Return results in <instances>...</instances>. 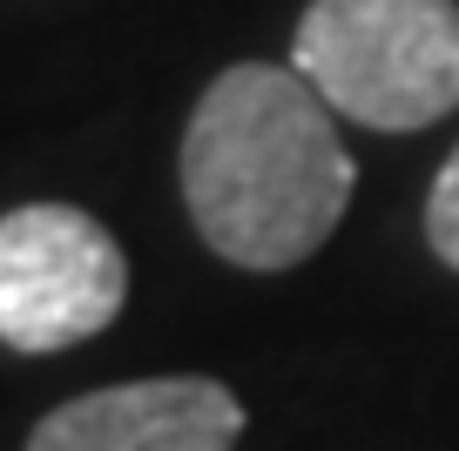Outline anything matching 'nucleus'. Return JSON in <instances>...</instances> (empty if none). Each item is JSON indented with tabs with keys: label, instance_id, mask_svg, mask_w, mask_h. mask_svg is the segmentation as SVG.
Returning a JSON list of instances; mask_svg holds the SVG:
<instances>
[{
	"label": "nucleus",
	"instance_id": "obj_1",
	"mask_svg": "<svg viewBox=\"0 0 459 451\" xmlns=\"http://www.w3.org/2000/svg\"><path fill=\"white\" fill-rule=\"evenodd\" d=\"M331 101L298 68L244 61L203 88L183 128V202L203 243L237 269H290L338 229L351 156Z\"/></svg>",
	"mask_w": 459,
	"mask_h": 451
},
{
	"label": "nucleus",
	"instance_id": "obj_2",
	"mask_svg": "<svg viewBox=\"0 0 459 451\" xmlns=\"http://www.w3.org/2000/svg\"><path fill=\"white\" fill-rule=\"evenodd\" d=\"M290 68L344 122L426 128L459 108V0H311Z\"/></svg>",
	"mask_w": 459,
	"mask_h": 451
},
{
	"label": "nucleus",
	"instance_id": "obj_3",
	"mask_svg": "<svg viewBox=\"0 0 459 451\" xmlns=\"http://www.w3.org/2000/svg\"><path fill=\"white\" fill-rule=\"evenodd\" d=\"M122 243L74 202H21L0 216V344L28 357L68 351L122 317Z\"/></svg>",
	"mask_w": 459,
	"mask_h": 451
},
{
	"label": "nucleus",
	"instance_id": "obj_4",
	"mask_svg": "<svg viewBox=\"0 0 459 451\" xmlns=\"http://www.w3.org/2000/svg\"><path fill=\"white\" fill-rule=\"evenodd\" d=\"M237 438L244 404L216 378H143L48 411L28 451H230Z\"/></svg>",
	"mask_w": 459,
	"mask_h": 451
},
{
	"label": "nucleus",
	"instance_id": "obj_5",
	"mask_svg": "<svg viewBox=\"0 0 459 451\" xmlns=\"http://www.w3.org/2000/svg\"><path fill=\"white\" fill-rule=\"evenodd\" d=\"M426 236L439 250V263L459 269V149L446 156L439 183H432V202H426Z\"/></svg>",
	"mask_w": 459,
	"mask_h": 451
}]
</instances>
